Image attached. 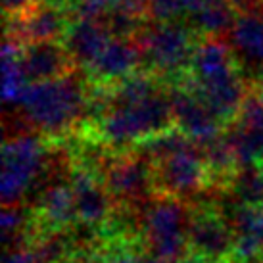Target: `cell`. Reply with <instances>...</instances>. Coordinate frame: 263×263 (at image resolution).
<instances>
[{
    "label": "cell",
    "mask_w": 263,
    "mask_h": 263,
    "mask_svg": "<svg viewBox=\"0 0 263 263\" xmlns=\"http://www.w3.org/2000/svg\"><path fill=\"white\" fill-rule=\"evenodd\" d=\"M261 210H263V205H261Z\"/></svg>",
    "instance_id": "cell-27"
},
{
    "label": "cell",
    "mask_w": 263,
    "mask_h": 263,
    "mask_svg": "<svg viewBox=\"0 0 263 263\" xmlns=\"http://www.w3.org/2000/svg\"><path fill=\"white\" fill-rule=\"evenodd\" d=\"M69 184L73 190L79 223L104 231L116 212V202L104 181L87 169L69 165Z\"/></svg>",
    "instance_id": "cell-11"
},
{
    "label": "cell",
    "mask_w": 263,
    "mask_h": 263,
    "mask_svg": "<svg viewBox=\"0 0 263 263\" xmlns=\"http://www.w3.org/2000/svg\"><path fill=\"white\" fill-rule=\"evenodd\" d=\"M190 215V204L156 194L140 213V238L148 254L171 263L189 256Z\"/></svg>",
    "instance_id": "cell-4"
},
{
    "label": "cell",
    "mask_w": 263,
    "mask_h": 263,
    "mask_svg": "<svg viewBox=\"0 0 263 263\" xmlns=\"http://www.w3.org/2000/svg\"><path fill=\"white\" fill-rule=\"evenodd\" d=\"M238 12L225 0H208L204 6L192 14L186 22L192 25L200 37L223 39L225 33H231Z\"/></svg>",
    "instance_id": "cell-17"
},
{
    "label": "cell",
    "mask_w": 263,
    "mask_h": 263,
    "mask_svg": "<svg viewBox=\"0 0 263 263\" xmlns=\"http://www.w3.org/2000/svg\"><path fill=\"white\" fill-rule=\"evenodd\" d=\"M142 69V54L137 39H111L110 44L85 69V79L96 87H116Z\"/></svg>",
    "instance_id": "cell-12"
},
{
    "label": "cell",
    "mask_w": 263,
    "mask_h": 263,
    "mask_svg": "<svg viewBox=\"0 0 263 263\" xmlns=\"http://www.w3.org/2000/svg\"><path fill=\"white\" fill-rule=\"evenodd\" d=\"M231 48L236 60L257 69V79H263V4L254 12L238 14L231 29ZM257 83V85H259Z\"/></svg>",
    "instance_id": "cell-16"
},
{
    "label": "cell",
    "mask_w": 263,
    "mask_h": 263,
    "mask_svg": "<svg viewBox=\"0 0 263 263\" xmlns=\"http://www.w3.org/2000/svg\"><path fill=\"white\" fill-rule=\"evenodd\" d=\"M179 263H221V261H215V259L205 256H198V254H189V256L183 257Z\"/></svg>",
    "instance_id": "cell-22"
},
{
    "label": "cell",
    "mask_w": 263,
    "mask_h": 263,
    "mask_svg": "<svg viewBox=\"0 0 263 263\" xmlns=\"http://www.w3.org/2000/svg\"><path fill=\"white\" fill-rule=\"evenodd\" d=\"M227 192L242 205L261 208L263 205V171L257 163L238 165Z\"/></svg>",
    "instance_id": "cell-18"
},
{
    "label": "cell",
    "mask_w": 263,
    "mask_h": 263,
    "mask_svg": "<svg viewBox=\"0 0 263 263\" xmlns=\"http://www.w3.org/2000/svg\"><path fill=\"white\" fill-rule=\"evenodd\" d=\"M71 22L73 20L66 6L37 0L22 14L8 15L6 37L22 44L62 41Z\"/></svg>",
    "instance_id": "cell-9"
},
{
    "label": "cell",
    "mask_w": 263,
    "mask_h": 263,
    "mask_svg": "<svg viewBox=\"0 0 263 263\" xmlns=\"http://www.w3.org/2000/svg\"><path fill=\"white\" fill-rule=\"evenodd\" d=\"M111 39L114 37L104 23L90 20H73L69 23L62 43L75 67H81L85 71L95 64Z\"/></svg>",
    "instance_id": "cell-14"
},
{
    "label": "cell",
    "mask_w": 263,
    "mask_h": 263,
    "mask_svg": "<svg viewBox=\"0 0 263 263\" xmlns=\"http://www.w3.org/2000/svg\"><path fill=\"white\" fill-rule=\"evenodd\" d=\"M259 263H263V252H261V256H259V259H257Z\"/></svg>",
    "instance_id": "cell-25"
},
{
    "label": "cell",
    "mask_w": 263,
    "mask_h": 263,
    "mask_svg": "<svg viewBox=\"0 0 263 263\" xmlns=\"http://www.w3.org/2000/svg\"><path fill=\"white\" fill-rule=\"evenodd\" d=\"M35 2L37 0H4V10H6V15H17L33 6Z\"/></svg>",
    "instance_id": "cell-21"
},
{
    "label": "cell",
    "mask_w": 263,
    "mask_h": 263,
    "mask_svg": "<svg viewBox=\"0 0 263 263\" xmlns=\"http://www.w3.org/2000/svg\"><path fill=\"white\" fill-rule=\"evenodd\" d=\"M173 121L179 131H183L189 139L198 144H205L215 137L223 135L225 125L213 116L204 100L181 79L169 87Z\"/></svg>",
    "instance_id": "cell-10"
},
{
    "label": "cell",
    "mask_w": 263,
    "mask_h": 263,
    "mask_svg": "<svg viewBox=\"0 0 263 263\" xmlns=\"http://www.w3.org/2000/svg\"><path fill=\"white\" fill-rule=\"evenodd\" d=\"M200 37L189 22L146 23L137 43L142 54V69L158 77L167 87L186 77L192 52Z\"/></svg>",
    "instance_id": "cell-3"
},
{
    "label": "cell",
    "mask_w": 263,
    "mask_h": 263,
    "mask_svg": "<svg viewBox=\"0 0 263 263\" xmlns=\"http://www.w3.org/2000/svg\"><path fill=\"white\" fill-rule=\"evenodd\" d=\"M20 66L29 85L62 79L77 69L62 41L23 44L20 52Z\"/></svg>",
    "instance_id": "cell-13"
},
{
    "label": "cell",
    "mask_w": 263,
    "mask_h": 263,
    "mask_svg": "<svg viewBox=\"0 0 263 263\" xmlns=\"http://www.w3.org/2000/svg\"><path fill=\"white\" fill-rule=\"evenodd\" d=\"M257 165H259V167H261V171H263V160L259 161V163H257Z\"/></svg>",
    "instance_id": "cell-26"
},
{
    "label": "cell",
    "mask_w": 263,
    "mask_h": 263,
    "mask_svg": "<svg viewBox=\"0 0 263 263\" xmlns=\"http://www.w3.org/2000/svg\"><path fill=\"white\" fill-rule=\"evenodd\" d=\"M111 6V0H71L67 4L71 20H90V22H104Z\"/></svg>",
    "instance_id": "cell-19"
},
{
    "label": "cell",
    "mask_w": 263,
    "mask_h": 263,
    "mask_svg": "<svg viewBox=\"0 0 263 263\" xmlns=\"http://www.w3.org/2000/svg\"><path fill=\"white\" fill-rule=\"evenodd\" d=\"M154 184L158 196L177 200H196L200 192L210 189V175L200 144L181 150L165 160L152 163Z\"/></svg>",
    "instance_id": "cell-6"
},
{
    "label": "cell",
    "mask_w": 263,
    "mask_h": 263,
    "mask_svg": "<svg viewBox=\"0 0 263 263\" xmlns=\"http://www.w3.org/2000/svg\"><path fill=\"white\" fill-rule=\"evenodd\" d=\"M102 181L117 208L139 210L156 196L152 163L137 152H117L104 171Z\"/></svg>",
    "instance_id": "cell-7"
},
{
    "label": "cell",
    "mask_w": 263,
    "mask_h": 263,
    "mask_svg": "<svg viewBox=\"0 0 263 263\" xmlns=\"http://www.w3.org/2000/svg\"><path fill=\"white\" fill-rule=\"evenodd\" d=\"M175 127L169 87L133 102H114L108 96L106 110L92 125L77 135L102 142L114 152H129L140 142Z\"/></svg>",
    "instance_id": "cell-1"
},
{
    "label": "cell",
    "mask_w": 263,
    "mask_h": 263,
    "mask_svg": "<svg viewBox=\"0 0 263 263\" xmlns=\"http://www.w3.org/2000/svg\"><path fill=\"white\" fill-rule=\"evenodd\" d=\"M4 263H39L37 257L33 256V252L27 248H17L14 252H10L6 256Z\"/></svg>",
    "instance_id": "cell-20"
},
{
    "label": "cell",
    "mask_w": 263,
    "mask_h": 263,
    "mask_svg": "<svg viewBox=\"0 0 263 263\" xmlns=\"http://www.w3.org/2000/svg\"><path fill=\"white\" fill-rule=\"evenodd\" d=\"M87 104L88 81L77 79L73 71L62 79L31 83L20 106L39 135L50 144H62L81 131Z\"/></svg>",
    "instance_id": "cell-2"
},
{
    "label": "cell",
    "mask_w": 263,
    "mask_h": 263,
    "mask_svg": "<svg viewBox=\"0 0 263 263\" xmlns=\"http://www.w3.org/2000/svg\"><path fill=\"white\" fill-rule=\"evenodd\" d=\"M33 213L39 227L46 231H66L77 225V208L69 181L56 183L44 190L39 196Z\"/></svg>",
    "instance_id": "cell-15"
},
{
    "label": "cell",
    "mask_w": 263,
    "mask_h": 263,
    "mask_svg": "<svg viewBox=\"0 0 263 263\" xmlns=\"http://www.w3.org/2000/svg\"><path fill=\"white\" fill-rule=\"evenodd\" d=\"M39 2H48V4H58V6H66L71 2V0H39Z\"/></svg>",
    "instance_id": "cell-23"
},
{
    "label": "cell",
    "mask_w": 263,
    "mask_h": 263,
    "mask_svg": "<svg viewBox=\"0 0 263 263\" xmlns=\"http://www.w3.org/2000/svg\"><path fill=\"white\" fill-rule=\"evenodd\" d=\"M256 87H259V88H261V92H263V79H261V83H259V85H256Z\"/></svg>",
    "instance_id": "cell-24"
},
{
    "label": "cell",
    "mask_w": 263,
    "mask_h": 263,
    "mask_svg": "<svg viewBox=\"0 0 263 263\" xmlns=\"http://www.w3.org/2000/svg\"><path fill=\"white\" fill-rule=\"evenodd\" d=\"M189 223L190 254L212 257L221 263H234V233L215 204H190Z\"/></svg>",
    "instance_id": "cell-8"
},
{
    "label": "cell",
    "mask_w": 263,
    "mask_h": 263,
    "mask_svg": "<svg viewBox=\"0 0 263 263\" xmlns=\"http://www.w3.org/2000/svg\"><path fill=\"white\" fill-rule=\"evenodd\" d=\"M48 140L43 135L23 133L4 142L0 194L4 205L22 204L25 192L43 171Z\"/></svg>",
    "instance_id": "cell-5"
}]
</instances>
